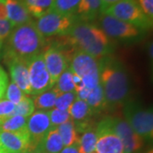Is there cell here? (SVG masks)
Masks as SVG:
<instances>
[{
  "label": "cell",
  "mask_w": 153,
  "mask_h": 153,
  "mask_svg": "<svg viewBox=\"0 0 153 153\" xmlns=\"http://www.w3.org/2000/svg\"><path fill=\"white\" fill-rule=\"evenodd\" d=\"M100 83L108 107L123 106L128 100L130 81L120 60L108 55L98 60Z\"/></svg>",
  "instance_id": "obj_1"
},
{
  "label": "cell",
  "mask_w": 153,
  "mask_h": 153,
  "mask_svg": "<svg viewBox=\"0 0 153 153\" xmlns=\"http://www.w3.org/2000/svg\"><path fill=\"white\" fill-rule=\"evenodd\" d=\"M72 45L96 60L112 54L115 44L98 25L77 20L66 33Z\"/></svg>",
  "instance_id": "obj_2"
},
{
  "label": "cell",
  "mask_w": 153,
  "mask_h": 153,
  "mask_svg": "<svg viewBox=\"0 0 153 153\" xmlns=\"http://www.w3.org/2000/svg\"><path fill=\"white\" fill-rule=\"evenodd\" d=\"M45 38L38 32L33 21L13 28L4 50V60L17 58L28 62L44 52Z\"/></svg>",
  "instance_id": "obj_3"
},
{
  "label": "cell",
  "mask_w": 153,
  "mask_h": 153,
  "mask_svg": "<svg viewBox=\"0 0 153 153\" xmlns=\"http://www.w3.org/2000/svg\"><path fill=\"white\" fill-rule=\"evenodd\" d=\"M123 106L124 119L143 140L152 141L153 139V111L146 108L136 100L126 101Z\"/></svg>",
  "instance_id": "obj_4"
},
{
  "label": "cell",
  "mask_w": 153,
  "mask_h": 153,
  "mask_svg": "<svg viewBox=\"0 0 153 153\" xmlns=\"http://www.w3.org/2000/svg\"><path fill=\"white\" fill-rule=\"evenodd\" d=\"M103 13L129 23L144 32L152 27L153 21L144 14L136 0L119 1L108 7Z\"/></svg>",
  "instance_id": "obj_5"
},
{
  "label": "cell",
  "mask_w": 153,
  "mask_h": 153,
  "mask_svg": "<svg viewBox=\"0 0 153 153\" xmlns=\"http://www.w3.org/2000/svg\"><path fill=\"white\" fill-rule=\"evenodd\" d=\"M69 68L82 78L84 86L93 89L100 83L98 60L87 53L76 49L69 56Z\"/></svg>",
  "instance_id": "obj_6"
},
{
  "label": "cell",
  "mask_w": 153,
  "mask_h": 153,
  "mask_svg": "<svg viewBox=\"0 0 153 153\" xmlns=\"http://www.w3.org/2000/svg\"><path fill=\"white\" fill-rule=\"evenodd\" d=\"M99 27L110 38L122 41H135L142 38L144 31L129 23L101 12L98 16Z\"/></svg>",
  "instance_id": "obj_7"
},
{
  "label": "cell",
  "mask_w": 153,
  "mask_h": 153,
  "mask_svg": "<svg viewBox=\"0 0 153 153\" xmlns=\"http://www.w3.org/2000/svg\"><path fill=\"white\" fill-rule=\"evenodd\" d=\"M77 21L76 16L60 15L50 11L34 22L35 26L44 38L65 36Z\"/></svg>",
  "instance_id": "obj_8"
},
{
  "label": "cell",
  "mask_w": 153,
  "mask_h": 153,
  "mask_svg": "<svg viewBox=\"0 0 153 153\" xmlns=\"http://www.w3.org/2000/svg\"><path fill=\"white\" fill-rule=\"evenodd\" d=\"M97 153H124L123 143L111 125L110 117H105L96 125Z\"/></svg>",
  "instance_id": "obj_9"
},
{
  "label": "cell",
  "mask_w": 153,
  "mask_h": 153,
  "mask_svg": "<svg viewBox=\"0 0 153 153\" xmlns=\"http://www.w3.org/2000/svg\"><path fill=\"white\" fill-rule=\"evenodd\" d=\"M27 66L32 95H38L52 88L49 71L44 62V52L28 60Z\"/></svg>",
  "instance_id": "obj_10"
},
{
  "label": "cell",
  "mask_w": 153,
  "mask_h": 153,
  "mask_svg": "<svg viewBox=\"0 0 153 153\" xmlns=\"http://www.w3.org/2000/svg\"><path fill=\"white\" fill-rule=\"evenodd\" d=\"M44 59L53 88L60 75L69 67V55L58 44H53L44 51Z\"/></svg>",
  "instance_id": "obj_11"
},
{
  "label": "cell",
  "mask_w": 153,
  "mask_h": 153,
  "mask_svg": "<svg viewBox=\"0 0 153 153\" xmlns=\"http://www.w3.org/2000/svg\"><path fill=\"white\" fill-rule=\"evenodd\" d=\"M111 125L123 146L124 153H136L144 146V140L132 129L125 119L119 117H110Z\"/></svg>",
  "instance_id": "obj_12"
},
{
  "label": "cell",
  "mask_w": 153,
  "mask_h": 153,
  "mask_svg": "<svg viewBox=\"0 0 153 153\" xmlns=\"http://www.w3.org/2000/svg\"><path fill=\"white\" fill-rule=\"evenodd\" d=\"M0 144L8 153H34L36 149L27 131L23 133L0 131Z\"/></svg>",
  "instance_id": "obj_13"
},
{
  "label": "cell",
  "mask_w": 153,
  "mask_h": 153,
  "mask_svg": "<svg viewBox=\"0 0 153 153\" xmlns=\"http://www.w3.org/2000/svg\"><path fill=\"white\" fill-rule=\"evenodd\" d=\"M51 127L48 111L38 110L28 117L27 119V131L34 147L37 148L41 140Z\"/></svg>",
  "instance_id": "obj_14"
},
{
  "label": "cell",
  "mask_w": 153,
  "mask_h": 153,
  "mask_svg": "<svg viewBox=\"0 0 153 153\" xmlns=\"http://www.w3.org/2000/svg\"><path fill=\"white\" fill-rule=\"evenodd\" d=\"M4 63L9 67L11 82L16 83L26 95L32 94L27 62L17 58H10L5 59Z\"/></svg>",
  "instance_id": "obj_15"
},
{
  "label": "cell",
  "mask_w": 153,
  "mask_h": 153,
  "mask_svg": "<svg viewBox=\"0 0 153 153\" xmlns=\"http://www.w3.org/2000/svg\"><path fill=\"white\" fill-rule=\"evenodd\" d=\"M4 3L8 21L14 27L33 21V18L22 0H4Z\"/></svg>",
  "instance_id": "obj_16"
},
{
  "label": "cell",
  "mask_w": 153,
  "mask_h": 153,
  "mask_svg": "<svg viewBox=\"0 0 153 153\" xmlns=\"http://www.w3.org/2000/svg\"><path fill=\"white\" fill-rule=\"evenodd\" d=\"M63 148L64 145L57 127L52 126L39 142L34 153H60Z\"/></svg>",
  "instance_id": "obj_17"
},
{
  "label": "cell",
  "mask_w": 153,
  "mask_h": 153,
  "mask_svg": "<svg viewBox=\"0 0 153 153\" xmlns=\"http://www.w3.org/2000/svg\"><path fill=\"white\" fill-rule=\"evenodd\" d=\"M101 13L100 0H81L76 13L79 21L93 22Z\"/></svg>",
  "instance_id": "obj_18"
},
{
  "label": "cell",
  "mask_w": 153,
  "mask_h": 153,
  "mask_svg": "<svg viewBox=\"0 0 153 153\" xmlns=\"http://www.w3.org/2000/svg\"><path fill=\"white\" fill-rule=\"evenodd\" d=\"M96 141V126L91 123L79 134V140L77 144L79 153H92L94 152Z\"/></svg>",
  "instance_id": "obj_19"
},
{
  "label": "cell",
  "mask_w": 153,
  "mask_h": 153,
  "mask_svg": "<svg viewBox=\"0 0 153 153\" xmlns=\"http://www.w3.org/2000/svg\"><path fill=\"white\" fill-rule=\"evenodd\" d=\"M68 111L71 115V120L75 123V124H82L90 122L94 115L87 102L78 99L71 104Z\"/></svg>",
  "instance_id": "obj_20"
},
{
  "label": "cell",
  "mask_w": 153,
  "mask_h": 153,
  "mask_svg": "<svg viewBox=\"0 0 153 153\" xmlns=\"http://www.w3.org/2000/svg\"><path fill=\"white\" fill-rule=\"evenodd\" d=\"M57 130L60 134L64 147L77 146L79 140V134L77 133L75 123L71 119L57 126Z\"/></svg>",
  "instance_id": "obj_21"
},
{
  "label": "cell",
  "mask_w": 153,
  "mask_h": 153,
  "mask_svg": "<svg viewBox=\"0 0 153 153\" xmlns=\"http://www.w3.org/2000/svg\"><path fill=\"white\" fill-rule=\"evenodd\" d=\"M59 95V93L54 87L38 95H34L33 100L34 107L36 109L45 111L53 109L55 108V101Z\"/></svg>",
  "instance_id": "obj_22"
},
{
  "label": "cell",
  "mask_w": 153,
  "mask_h": 153,
  "mask_svg": "<svg viewBox=\"0 0 153 153\" xmlns=\"http://www.w3.org/2000/svg\"><path fill=\"white\" fill-rule=\"evenodd\" d=\"M86 102L90 107L93 114L100 113L102 111H104L105 108L108 107L105 98L104 91L100 83H99L96 87L91 89L86 100Z\"/></svg>",
  "instance_id": "obj_23"
},
{
  "label": "cell",
  "mask_w": 153,
  "mask_h": 153,
  "mask_svg": "<svg viewBox=\"0 0 153 153\" xmlns=\"http://www.w3.org/2000/svg\"><path fill=\"white\" fill-rule=\"evenodd\" d=\"M27 117L14 115L0 120V131L11 133L27 132Z\"/></svg>",
  "instance_id": "obj_24"
},
{
  "label": "cell",
  "mask_w": 153,
  "mask_h": 153,
  "mask_svg": "<svg viewBox=\"0 0 153 153\" xmlns=\"http://www.w3.org/2000/svg\"><path fill=\"white\" fill-rule=\"evenodd\" d=\"M31 15L35 18H40L51 11L53 0H22Z\"/></svg>",
  "instance_id": "obj_25"
},
{
  "label": "cell",
  "mask_w": 153,
  "mask_h": 153,
  "mask_svg": "<svg viewBox=\"0 0 153 153\" xmlns=\"http://www.w3.org/2000/svg\"><path fill=\"white\" fill-rule=\"evenodd\" d=\"M80 1L81 0H53L51 11L60 15L76 16Z\"/></svg>",
  "instance_id": "obj_26"
},
{
  "label": "cell",
  "mask_w": 153,
  "mask_h": 153,
  "mask_svg": "<svg viewBox=\"0 0 153 153\" xmlns=\"http://www.w3.org/2000/svg\"><path fill=\"white\" fill-rule=\"evenodd\" d=\"M54 88L59 94L75 91V88L72 82V72L69 67L60 75Z\"/></svg>",
  "instance_id": "obj_27"
},
{
  "label": "cell",
  "mask_w": 153,
  "mask_h": 153,
  "mask_svg": "<svg viewBox=\"0 0 153 153\" xmlns=\"http://www.w3.org/2000/svg\"><path fill=\"white\" fill-rule=\"evenodd\" d=\"M34 111H35V107H34L33 99L26 96L25 98L22 99L18 104L16 105V107L12 113V116L19 115V116L27 118Z\"/></svg>",
  "instance_id": "obj_28"
},
{
  "label": "cell",
  "mask_w": 153,
  "mask_h": 153,
  "mask_svg": "<svg viewBox=\"0 0 153 153\" xmlns=\"http://www.w3.org/2000/svg\"><path fill=\"white\" fill-rule=\"evenodd\" d=\"M48 113L51 125L54 127H57L71 119L69 111H61L56 108H53L48 111Z\"/></svg>",
  "instance_id": "obj_29"
},
{
  "label": "cell",
  "mask_w": 153,
  "mask_h": 153,
  "mask_svg": "<svg viewBox=\"0 0 153 153\" xmlns=\"http://www.w3.org/2000/svg\"><path fill=\"white\" fill-rule=\"evenodd\" d=\"M76 100V91L60 94L55 101V108L61 111H68L71 104Z\"/></svg>",
  "instance_id": "obj_30"
},
{
  "label": "cell",
  "mask_w": 153,
  "mask_h": 153,
  "mask_svg": "<svg viewBox=\"0 0 153 153\" xmlns=\"http://www.w3.org/2000/svg\"><path fill=\"white\" fill-rule=\"evenodd\" d=\"M26 95L25 94L22 92V90L20 88L17 86L16 83H14L13 82H10L8 84V87L6 89L5 95L4 97L6 100H10V102L14 103L15 105L18 104L22 99L25 98Z\"/></svg>",
  "instance_id": "obj_31"
},
{
  "label": "cell",
  "mask_w": 153,
  "mask_h": 153,
  "mask_svg": "<svg viewBox=\"0 0 153 153\" xmlns=\"http://www.w3.org/2000/svg\"><path fill=\"white\" fill-rule=\"evenodd\" d=\"M16 105L10 102V100L3 99L0 100V120L7 118L12 116L15 110Z\"/></svg>",
  "instance_id": "obj_32"
},
{
  "label": "cell",
  "mask_w": 153,
  "mask_h": 153,
  "mask_svg": "<svg viewBox=\"0 0 153 153\" xmlns=\"http://www.w3.org/2000/svg\"><path fill=\"white\" fill-rule=\"evenodd\" d=\"M144 14L153 21V0H136Z\"/></svg>",
  "instance_id": "obj_33"
},
{
  "label": "cell",
  "mask_w": 153,
  "mask_h": 153,
  "mask_svg": "<svg viewBox=\"0 0 153 153\" xmlns=\"http://www.w3.org/2000/svg\"><path fill=\"white\" fill-rule=\"evenodd\" d=\"M8 84H9L8 74L5 70L0 66V100L4 98Z\"/></svg>",
  "instance_id": "obj_34"
},
{
  "label": "cell",
  "mask_w": 153,
  "mask_h": 153,
  "mask_svg": "<svg viewBox=\"0 0 153 153\" xmlns=\"http://www.w3.org/2000/svg\"><path fill=\"white\" fill-rule=\"evenodd\" d=\"M13 25L8 20H0V40L4 41L13 30Z\"/></svg>",
  "instance_id": "obj_35"
},
{
  "label": "cell",
  "mask_w": 153,
  "mask_h": 153,
  "mask_svg": "<svg viewBox=\"0 0 153 153\" xmlns=\"http://www.w3.org/2000/svg\"><path fill=\"white\" fill-rule=\"evenodd\" d=\"M72 72V71H71ZM72 82H73V85H74V88H75V91L77 92L79 90H81L82 88H84V84L82 82V78L79 76H77L76 74L73 73L72 72Z\"/></svg>",
  "instance_id": "obj_36"
},
{
  "label": "cell",
  "mask_w": 153,
  "mask_h": 153,
  "mask_svg": "<svg viewBox=\"0 0 153 153\" xmlns=\"http://www.w3.org/2000/svg\"><path fill=\"white\" fill-rule=\"evenodd\" d=\"M90 89H88V88L84 87L82 88L81 90H79V91H77L76 92V99H78V100H85L86 101V100H87L88 96V94L90 93Z\"/></svg>",
  "instance_id": "obj_37"
},
{
  "label": "cell",
  "mask_w": 153,
  "mask_h": 153,
  "mask_svg": "<svg viewBox=\"0 0 153 153\" xmlns=\"http://www.w3.org/2000/svg\"><path fill=\"white\" fill-rule=\"evenodd\" d=\"M0 20H8L4 0H0Z\"/></svg>",
  "instance_id": "obj_38"
},
{
  "label": "cell",
  "mask_w": 153,
  "mask_h": 153,
  "mask_svg": "<svg viewBox=\"0 0 153 153\" xmlns=\"http://www.w3.org/2000/svg\"><path fill=\"white\" fill-rule=\"evenodd\" d=\"M100 1H101V12H103L108 7L122 0H100Z\"/></svg>",
  "instance_id": "obj_39"
},
{
  "label": "cell",
  "mask_w": 153,
  "mask_h": 153,
  "mask_svg": "<svg viewBox=\"0 0 153 153\" xmlns=\"http://www.w3.org/2000/svg\"><path fill=\"white\" fill-rule=\"evenodd\" d=\"M60 153H79L77 146H71L68 147H64Z\"/></svg>",
  "instance_id": "obj_40"
},
{
  "label": "cell",
  "mask_w": 153,
  "mask_h": 153,
  "mask_svg": "<svg viewBox=\"0 0 153 153\" xmlns=\"http://www.w3.org/2000/svg\"><path fill=\"white\" fill-rule=\"evenodd\" d=\"M153 46H152V42L151 41L149 44H148V54H149V56H150V58H151V60H152L153 58Z\"/></svg>",
  "instance_id": "obj_41"
},
{
  "label": "cell",
  "mask_w": 153,
  "mask_h": 153,
  "mask_svg": "<svg viewBox=\"0 0 153 153\" xmlns=\"http://www.w3.org/2000/svg\"><path fill=\"white\" fill-rule=\"evenodd\" d=\"M0 153H8V152H6L5 151H4V149L2 147L1 144H0Z\"/></svg>",
  "instance_id": "obj_42"
},
{
  "label": "cell",
  "mask_w": 153,
  "mask_h": 153,
  "mask_svg": "<svg viewBox=\"0 0 153 153\" xmlns=\"http://www.w3.org/2000/svg\"><path fill=\"white\" fill-rule=\"evenodd\" d=\"M143 153H153L152 148H150V149H148L146 152H143Z\"/></svg>",
  "instance_id": "obj_43"
},
{
  "label": "cell",
  "mask_w": 153,
  "mask_h": 153,
  "mask_svg": "<svg viewBox=\"0 0 153 153\" xmlns=\"http://www.w3.org/2000/svg\"><path fill=\"white\" fill-rule=\"evenodd\" d=\"M3 44H4V41L0 40V52H1V49H2V47H3Z\"/></svg>",
  "instance_id": "obj_44"
},
{
  "label": "cell",
  "mask_w": 153,
  "mask_h": 153,
  "mask_svg": "<svg viewBox=\"0 0 153 153\" xmlns=\"http://www.w3.org/2000/svg\"><path fill=\"white\" fill-rule=\"evenodd\" d=\"M92 153H97V152H96V151H94V152H93Z\"/></svg>",
  "instance_id": "obj_45"
}]
</instances>
